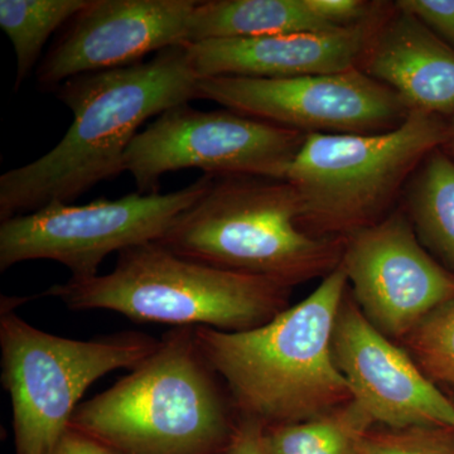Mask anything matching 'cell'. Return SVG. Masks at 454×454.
<instances>
[{
    "instance_id": "1",
    "label": "cell",
    "mask_w": 454,
    "mask_h": 454,
    "mask_svg": "<svg viewBox=\"0 0 454 454\" xmlns=\"http://www.w3.org/2000/svg\"><path fill=\"white\" fill-rule=\"evenodd\" d=\"M199 80L182 44L146 62L62 83L56 95L73 112V124L49 153L0 177V220L53 201L73 203L95 184L121 176L139 128L199 98Z\"/></svg>"
},
{
    "instance_id": "2",
    "label": "cell",
    "mask_w": 454,
    "mask_h": 454,
    "mask_svg": "<svg viewBox=\"0 0 454 454\" xmlns=\"http://www.w3.org/2000/svg\"><path fill=\"white\" fill-rule=\"evenodd\" d=\"M348 284L340 264L309 297L259 327L241 333L195 328L197 345L226 385L239 417L267 428L306 422L351 402L333 356Z\"/></svg>"
},
{
    "instance_id": "3",
    "label": "cell",
    "mask_w": 454,
    "mask_h": 454,
    "mask_svg": "<svg viewBox=\"0 0 454 454\" xmlns=\"http://www.w3.org/2000/svg\"><path fill=\"white\" fill-rule=\"evenodd\" d=\"M226 385L196 342L173 328L109 389L82 402L70 427L118 454H220L238 426Z\"/></svg>"
},
{
    "instance_id": "4",
    "label": "cell",
    "mask_w": 454,
    "mask_h": 454,
    "mask_svg": "<svg viewBox=\"0 0 454 454\" xmlns=\"http://www.w3.org/2000/svg\"><path fill=\"white\" fill-rule=\"evenodd\" d=\"M286 179L215 176L211 187L157 241L179 256L292 288L340 267L345 240L300 226Z\"/></svg>"
},
{
    "instance_id": "5",
    "label": "cell",
    "mask_w": 454,
    "mask_h": 454,
    "mask_svg": "<svg viewBox=\"0 0 454 454\" xmlns=\"http://www.w3.org/2000/svg\"><path fill=\"white\" fill-rule=\"evenodd\" d=\"M291 291L264 278L184 258L155 241L122 250L110 273L70 278L41 295L68 309L112 310L137 324L241 333L288 309Z\"/></svg>"
},
{
    "instance_id": "6",
    "label": "cell",
    "mask_w": 454,
    "mask_h": 454,
    "mask_svg": "<svg viewBox=\"0 0 454 454\" xmlns=\"http://www.w3.org/2000/svg\"><path fill=\"white\" fill-rule=\"evenodd\" d=\"M447 137L448 119L420 112L387 133L309 134L286 176L300 200V226L317 238L346 240L380 223Z\"/></svg>"
},
{
    "instance_id": "7",
    "label": "cell",
    "mask_w": 454,
    "mask_h": 454,
    "mask_svg": "<svg viewBox=\"0 0 454 454\" xmlns=\"http://www.w3.org/2000/svg\"><path fill=\"white\" fill-rule=\"evenodd\" d=\"M158 343L136 331L66 339L2 304V384L11 397L16 454H55L86 390L107 373L138 366Z\"/></svg>"
},
{
    "instance_id": "8",
    "label": "cell",
    "mask_w": 454,
    "mask_h": 454,
    "mask_svg": "<svg viewBox=\"0 0 454 454\" xmlns=\"http://www.w3.org/2000/svg\"><path fill=\"white\" fill-rule=\"evenodd\" d=\"M203 175L170 193L98 199L86 205L53 201L31 214L0 223V271L31 260H52L70 269L71 278L98 276L112 253L160 240L179 215L211 187Z\"/></svg>"
},
{
    "instance_id": "9",
    "label": "cell",
    "mask_w": 454,
    "mask_h": 454,
    "mask_svg": "<svg viewBox=\"0 0 454 454\" xmlns=\"http://www.w3.org/2000/svg\"><path fill=\"white\" fill-rule=\"evenodd\" d=\"M306 137L231 110L201 112L182 104L137 134L125 153L124 172L142 195L160 192L163 175L181 169L286 179Z\"/></svg>"
},
{
    "instance_id": "10",
    "label": "cell",
    "mask_w": 454,
    "mask_h": 454,
    "mask_svg": "<svg viewBox=\"0 0 454 454\" xmlns=\"http://www.w3.org/2000/svg\"><path fill=\"white\" fill-rule=\"evenodd\" d=\"M199 98L307 136L387 133L411 113L395 91L360 68L289 79L205 77Z\"/></svg>"
},
{
    "instance_id": "11",
    "label": "cell",
    "mask_w": 454,
    "mask_h": 454,
    "mask_svg": "<svg viewBox=\"0 0 454 454\" xmlns=\"http://www.w3.org/2000/svg\"><path fill=\"white\" fill-rule=\"evenodd\" d=\"M340 267L358 309L396 343L454 300V274L424 249L402 206L348 236Z\"/></svg>"
},
{
    "instance_id": "12",
    "label": "cell",
    "mask_w": 454,
    "mask_h": 454,
    "mask_svg": "<svg viewBox=\"0 0 454 454\" xmlns=\"http://www.w3.org/2000/svg\"><path fill=\"white\" fill-rule=\"evenodd\" d=\"M333 356L352 402L373 426L454 428V400L424 375L403 346L370 324L348 289L334 324Z\"/></svg>"
},
{
    "instance_id": "13",
    "label": "cell",
    "mask_w": 454,
    "mask_h": 454,
    "mask_svg": "<svg viewBox=\"0 0 454 454\" xmlns=\"http://www.w3.org/2000/svg\"><path fill=\"white\" fill-rule=\"evenodd\" d=\"M197 0H89L38 67L42 88L140 64L149 53L188 43Z\"/></svg>"
},
{
    "instance_id": "14",
    "label": "cell",
    "mask_w": 454,
    "mask_h": 454,
    "mask_svg": "<svg viewBox=\"0 0 454 454\" xmlns=\"http://www.w3.org/2000/svg\"><path fill=\"white\" fill-rule=\"evenodd\" d=\"M393 7L394 3L384 2L380 11L365 22L334 31L211 40L187 43L186 47L200 79H289L343 73L358 68L370 42Z\"/></svg>"
},
{
    "instance_id": "15",
    "label": "cell",
    "mask_w": 454,
    "mask_h": 454,
    "mask_svg": "<svg viewBox=\"0 0 454 454\" xmlns=\"http://www.w3.org/2000/svg\"><path fill=\"white\" fill-rule=\"evenodd\" d=\"M358 68L395 91L411 112L454 115V50L395 3Z\"/></svg>"
},
{
    "instance_id": "16",
    "label": "cell",
    "mask_w": 454,
    "mask_h": 454,
    "mask_svg": "<svg viewBox=\"0 0 454 454\" xmlns=\"http://www.w3.org/2000/svg\"><path fill=\"white\" fill-rule=\"evenodd\" d=\"M334 29L307 0H207L197 3L188 43Z\"/></svg>"
},
{
    "instance_id": "17",
    "label": "cell",
    "mask_w": 454,
    "mask_h": 454,
    "mask_svg": "<svg viewBox=\"0 0 454 454\" xmlns=\"http://www.w3.org/2000/svg\"><path fill=\"white\" fill-rule=\"evenodd\" d=\"M400 206L424 247L454 274V162L437 148L409 179Z\"/></svg>"
},
{
    "instance_id": "18",
    "label": "cell",
    "mask_w": 454,
    "mask_h": 454,
    "mask_svg": "<svg viewBox=\"0 0 454 454\" xmlns=\"http://www.w3.org/2000/svg\"><path fill=\"white\" fill-rule=\"evenodd\" d=\"M372 420L355 402L306 422L265 428L269 454H358Z\"/></svg>"
},
{
    "instance_id": "19",
    "label": "cell",
    "mask_w": 454,
    "mask_h": 454,
    "mask_svg": "<svg viewBox=\"0 0 454 454\" xmlns=\"http://www.w3.org/2000/svg\"><path fill=\"white\" fill-rule=\"evenodd\" d=\"M89 0H0V28L16 55L14 90L28 79L51 35L67 25Z\"/></svg>"
},
{
    "instance_id": "20",
    "label": "cell",
    "mask_w": 454,
    "mask_h": 454,
    "mask_svg": "<svg viewBox=\"0 0 454 454\" xmlns=\"http://www.w3.org/2000/svg\"><path fill=\"white\" fill-rule=\"evenodd\" d=\"M400 343L433 384L454 394V300L433 310Z\"/></svg>"
},
{
    "instance_id": "21",
    "label": "cell",
    "mask_w": 454,
    "mask_h": 454,
    "mask_svg": "<svg viewBox=\"0 0 454 454\" xmlns=\"http://www.w3.org/2000/svg\"><path fill=\"white\" fill-rule=\"evenodd\" d=\"M358 454H454V428L373 426L361 437Z\"/></svg>"
},
{
    "instance_id": "22",
    "label": "cell",
    "mask_w": 454,
    "mask_h": 454,
    "mask_svg": "<svg viewBox=\"0 0 454 454\" xmlns=\"http://www.w3.org/2000/svg\"><path fill=\"white\" fill-rule=\"evenodd\" d=\"M395 5L417 17L454 50V0H397Z\"/></svg>"
},
{
    "instance_id": "23",
    "label": "cell",
    "mask_w": 454,
    "mask_h": 454,
    "mask_svg": "<svg viewBox=\"0 0 454 454\" xmlns=\"http://www.w3.org/2000/svg\"><path fill=\"white\" fill-rule=\"evenodd\" d=\"M313 13L337 28L365 22L375 16L384 2H366V0H307Z\"/></svg>"
},
{
    "instance_id": "24",
    "label": "cell",
    "mask_w": 454,
    "mask_h": 454,
    "mask_svg": "<svg viewBox=\"0 0 454 454\" xmlns=\"http://www.w3.org/2000/svg\"><path fill=\"white\" fill-rule=\"evenodd\" d=\"M225 454H269L265 444V427L252 418L239 417Z\"/></svg>"
},
{
    "instance_id": "25",
    "label": "cell",
    "mask_w": 454,
    "mask_h": 454,
    "mask_svg": "<svg viewBox=\"0 0 454 454\" xmlns=\"http://www.w3.org/2000/svg\"><path fill=\"white\" fill-rule=\"evenodd\" d=\"M55 454H118L98 439L86 434L82 430L68 427L67 432L59 441Z\"/></svg>"
},
{
    "instance_id": "26",
    "label": "cell",
    "mask_w": 454,
    "mask_h": 454,
    "mask_svg": "<svg viewBox=\"0 0 454 454\" xmlns=\"http://www.w3.org/2000/svg\"><path fill=\"white\" fill-rule=\"evenodd\" d=\"M442 149L454 162V115L448 119V137Z\"/></svg>"
},
{
    "instance_id": "27",
    "label": "cell",
    "mask_w": 454,
    "mask_h": 454,
    "mask_svg": "<svg viewBox=\"0 0 454 454\" xmlns=\"http://www.w3.org/2000/svg\"><path fill=\"white\" fill-rule=\"evenodd\" d=\"M220 454H225V452H223V453H220Z\"/></svg>"
}]
</instances>
